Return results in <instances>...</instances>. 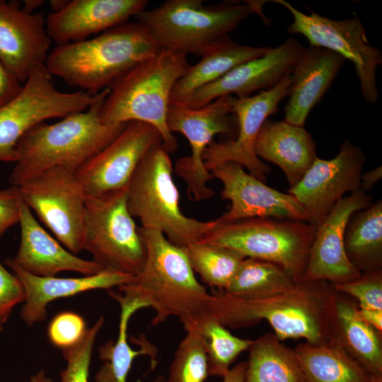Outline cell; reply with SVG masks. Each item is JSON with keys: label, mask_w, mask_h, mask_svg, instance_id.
I'll return each instance as SVG.
<instances>
[{"label": "cell", "mask_w": 382, "mask_h": 382, "mask_svg": "<svg viewBox=\"0 0 382 382\" xmlns=\"http://www.w3.org/2000/svg\"><path fill=\"white\" fill-rule=\"evenodd\" d=\"M337 293L324 280L302 282L282 294L257 299L213 289L208 313L226 328H246L265 320L282 342L303 338L313 345H326L337 340Z\"/></svg>", "instance_id": "1"}, {"label": "cell", "mask_w": 382, "mask_h": 382, "mask_svg": "<svg viewBox=\"0 0 382 382\" xmlns=\"http://www.w3.org/2000/svg\"><path fill=\"white\" fill-rule=\"evenodd\" d=\"M139 231L146 248L144 265L130 282L117 287L120 292L109 291L110 297L152 308L154 326L170 316L178 317L185 325L207 313L210 293L197 281L184 249L159 231Z\"/></svg>", "instance_id": "2"}, {"label": "cell", "mask_w": 382, "mask_h": 382, "mask_svg": "<svg viewBox=\"0 0 382 382\" xmlns=\"http://www.w3.org/2000/svg\"><path fill=\"white\" fill-rule=\"evenodd\" d=\"M161 49L145 25L127 22L93 38L56 45L45 66L79 91L98 94Z\"/></svg>", "instance_id": "3"}, {"label": "cell", "mask_w": 382, "mask_h": 382, "mask_svg": "<svg viewBox=\"0 0 382 382\" xmlns=\"http://www.w3.org/2000/svg\"><path fill=\"white\" fill-rule=\"evenodd\" d=\"M107 95L86 110L70 114L53 124L42 122L25 133L16 148V165L9 178L11 185L17 187L55 167L75 172L109 144L127 123L102 121L100 110Z\"/></svg>", "instance_id": "4"}, {"label": "cell", "mask_w": 382, "mask_h": 382, "mask_svg": "<svg viewBox=\"0 0 382 382\" xmlns=\"http://www.w3.org/2000/svg\"><path fill=\"white\" fill-rule=\"evenodd\" d=\"M187 56L162 48L134 67L108 88L100 110L102 121L148 123L160 132L166 149L175 152L178 140L168 129L167 115L173 89L191 66Z\"/></svg>", "instance_id": "5"}, {"label": "cell", "mask_w": 382, "mask_h": 382, "mask_svg": "<svg viewBox=\"0 0 382 382\" xmlns=\"http://www.w3.org/2000/svg\"><path fill=\"white\" fill-rule=\"evenodd\" d=\"M202 0H168L134 18L163 49L203 57L228 37L260 1H226L209 6Z\"/></svg>", "instance_id": "6"}, {"label": "cell", "mask_w": 382, "mask_h": 382, "mask_svg": "<svg viewBox=\"0 0 382 382\" xmlns=\"http://www.w3.org/2000/svg\"><path fill=\"white\" fill-rule=\"evenodd\" d=\"M169 154L159 144L144 156L127 187V208L141 228L159 231L171 243L185 248L199 242L217 221H199L181 212Z\"/></svg>", "instance_id": "7"}, {"label": "cell", "mask_w": 382, "mask_h": 382, "mask_svg": "<svg viewBox=\"0 0 382 382\" xmlns=\"http://www.w3.org/2000/svg\"><path fill=\"white\" fill-rule=\"evenodd\" d=\"M316 231V226L303 221L254 217L228 223L217 221L199 242L277 264L299 284L303 282Z\"/></svg>", "instance_id": "8"}, {"label": "cell", "mask_w": 382, "mask_h": 382, "mask_svg": "<svg viewBox=\"0 0 382 382\" xmlns=\"http://www.w3.org/2000/svg\"><path fill=\"white\" fill-rule=\"evenodd\" d=\"M82 248L102 270L134 276L141 271L146 248L129 212L127 189L86 196Z\"/></svg>", "instance_id": "9"}, {"label": "cell", "mask_w": 382, "mask_h": 382, "mask_svg": "<svg viewBox=\"0 0 382 382\" xmlns=\"http://www.w3.org/2000/svg\"><path fill=\"white\" fill-rule=\"evenodd\" d=\"M109 92L64 93L54 86L45 65L36 68L18 93L0 106V161L15 162L20 139L35 126L87 110Z\"/></svg>", "instance_id": "10"}, {"label": "cell", "mask_w": 382, "mask_h": 382, "mask_svg": "<svg viewBox=\"0 0 382 382\" xmlns=\"http://www.w3.org/2000/svg\"><path fill=\"white\" fill-rule=\"evenodd\" d=\"M23 202L73 254L83 250L86 195L75 172L55 167L17 186Z\"/></svg>", "instance_id": "11"}, {"label": "cell", "mask_w": 382, "mask_h": 382, "mask_svg": "<svg viewBox=\"0 0 382 382\" xmlns=\"http://www.w3.org/2000/svg\"><path fill=\"white\" fill-rule=\"evenodd\" d=\"M234 96H221L196 109L170 106L167 125L170 132H178L187 138L191 154L179 158L174 171L187 185L188 197L199 202L215 195L207 183L214 179L206 169L203 154L214 137L219 134H230L234 132L237 120L233 111Z\"/></svg>", "instance_id": "12"}, {"label": "cell", "mask_w": 382, "mask_h": 382, "mask_svg": "<svg viewBox=\"0 0 382 382\" xmlns=\"http://www.w3.org/2000/svg\"><path fill=\"white\" fill-rule=\"evenodd\" d=\"M273 1L285 7L293 17L287 28L289 33L302 35L310 46L331 50L351 61L364 98L370 104L377 102L376 69L382 64V53L370 45L356 14L347 19L332 20L311 11L309 14L302 13L284 0Z\"/></svg>", "instance_id": "13"}, {"label": "cell", "mask_w": 382, "mask_h": 382, "mask_svg": "<svg viewBox=\"0 0 382 382\" xmlns=\"http://www.w3.org/2000/svg\"><path fill=\"white\" fill-rule=\"evenodd\" d=\"M291 83L292 77L289 74L272 89L247 98H233L237 137L225 142L213 140L209 144L202 156L207 170L227 162H234L247 168L257 179L266 182L270 168L257 156L255 141L263 123L277 111L282 99L289 96Z\"/></svg>", "instance_id": "14"}, {"label": "cell", "mask_w": 382, "mask_h": 382, "mask_svg": "<svg viewBox=\"0 0 382 382\" xmlns=\"http://www.w3.org/2000/svg\"><path fill=\"white\" fill-rule=\"evenodd\" d=\"M163 144L160 132L152 125L132 121L105 148L75 171L87 197L127 189L146 152Z\"/></svg>", "instance_id": "15"}, {"label": "cell", "mask_w": 382, "mask_h": 382, "mask_svg": "<svg viewBox=\"0 0 382 382\" xmlns=\"http://www.w3.org/2000/svg\"><path fill=\"white\" fill-rule=\"evenodd\" d=\"M366 161L363 151L348 140L333 158L315 159L301 180L288 190L304 208L308 223L317 227L345 193L360 188Z\"/></svg>", "instance_id": "16"}, {"label": "cell", "mask_w": 382, "mask_h": 382, "mask_svg": "<svg viewBox=\"0 0 382 382\" xmlns=\"http://www.w3.org/2000/svg\"><path fill=\"white\" fill-rule=\"evenodd\" d=\"M209 172L223 183L222 199L231 201L230 209L216 219L219 223L254 217H276L308 222L306 212L294 196L267 186L246 173L240 164L227 162Z\"/></svg>", "instance_id": "17"}, {"label": "cell", "mask_w": 382, "mask_h": 382, "mask_svg": "<svg viewBox=\"0 0 382 382\" xmlns=\"http://www.w3.org/2000/svg\"><path fill=\"white\" fill-rule=\"evenodd\" d=\"M372 202V197L361 188L337 201L316 227L303 282L324 280L332 284H344L361 275L346 255L344 234L350 216Z\"/></svg>", "instance_id": "18"}, {"label": "cell", "mask_w": 382, "mask_h": 382, "mask_svg": "<svg viewBox=\"0 0 382 382\" xmlns=\"http://www.w3.org/2000/svg\"><path fill=\"white\" fill-rule=\"evenodd\" d=\"M303 49L297 40L288 37L263 56L236 66L220 79L199 88L183 107L196 109L221 96L234 93L236 98H243L272 89L291 74Z\"/></svg>", "instance_id": "19"}, {"label": "cell", "mask_w": 382, "mask_h": 382, "mask_svg": "<svg viewBox=\"0 0 382 382\" xmlns=\"http://www.w3.org/2000/svg\"><path fill=\"white\" fill-rule=\"evenodd\" d=\"M51 43L42 13H29L16 1L0 0V60L21 83L45 65Z\"/></svg>", "instance_id": "20"}, {"label": "cell", "mask_w": 382, "mask_h": 382, "mask_svg": "<svg viewBox=\"0 0 382 382\" xmlns=\"http://www.w3.org/2000/svg\"><path fill=\"white\" fill-rule=\"evenodd\" d=\"M146 0H72L46 17V29L57 45L77 42L127 23L146 9Z\"/></svg>", "instance_id": "21"}, {"label": "cell", "mask_w": 382, "mask_h": 382, "mask_svg": "<svg viewBox=\"0 0 382 382\" xmlns=\"http://www.w3.org/2000/svg\"><path fill=\"white\" fill-rule=\"evenodd\" d=\"M18 224V250L13 258L8 259L22 270L39 277H54L62 272H74L86 276L103 270L92 260L79 257L51 236L37 221L21 197Z\"/></svg>", "instance_id": "22"}, {"label": "cell", "mask_w": 382, "mask_h": 382, "mask_svg": "<svg viewBox=\"0 0 382 382\" xmlns=\"http://www.w3.org/2000/svg\"><path fill=\"white\" fill-rule=\"evenodd\" d=\"M5 263L23 284L25 299L20 316L29 326L46 320L47 306L53 301L87 291L119 287L130 282L134 277L132 274L105 270L80 277H39L22 270L8 258Z\"/></svg>", "instance_id": "23"}, {"label": "cell", "mask_w": 382, "mask_h": 382, "mask_svg": "<svg viewBox=\"0 0 382 382\" xmlns=\"http://www.w3.org/2000/svg\"><path fill=\"white\" fill-rule=\"evenodd\" d=\"M345 59L320 47H304L292 72L289 98L284 108V121L304 127L314 108L330 88Z\"/></svg>", "instance_id": "24"}, {"label": "cell", "mask_w": 382, "mask_h": 382, "mask_svg": "<svg viewBox=\"0 0 382 382\" xmlns=\"http://www.w3.org/2000/svg\"><path fill=\"white\" fill-rule=\"evenodd\" d=\"M257 156L279 166L290 188L295 186L318 157L316 144L304 128L266 120L255 144Z\"/></svg>", "instance_id": "25"}, {"label": "cell", "mask_w": 382, "mask_h": 382, "mask_svg": "<svg viewBox=\"0 0 382 382\" xmlns=\"http://www.w3.org/2000/svg\"><path fill=\"white\" fill-rule=\"evenodd\" d=\"M270 49L241 45L229 36L226 37L196 64L191 65L178 81L171 93L170 106H184L199 88L220 79L236 66L263 56Z\"/></svg>", "instance_id": "26"}, {"label": "cell", "mask_w": 382, "mask_h": 382, "mask_svg": "<svg viewBox=\"0 0 382 382\" xmlns=\"http://www.w3.org/2000/svg\"><path fill=\"white\" fill-rule=\"evenodd\" d=\"M357 309L353 302L337 293V341L370 375L382 376L381 333L361 320Z\"/></svg>", "instance_id": "27"}, {"label": "cell", "mask_w": 382, "mask_h": 382, "mask_svg": "<svg viewBox=\"0 0 382 382\" xmlns=\"http://www.w3.org/2000/svg\"><path fill=\"white\" fill-rule=\"evenodd\" d=\"M294 350L306 382H368L370 378L337 340L326 345L306 342Z\"/></svg>", "instance_id": "28"}, {"label": "cell", "mask_w": 382, "mask_h": 382, "mask_svg": "<svg viewBox=\"0 0 382 382\" xmlns=\"http://www.w3.org/2000/svg\"><path fill=\"white\" fill-rule=\"evenodd\" d=\"M348 259L361 272L381 270L382 263V202L354 212L345 230Z\"/></svg>", "instance_id": "29"}, {"label": "cell", "mask_w": 382, "mask_h": 382, "mask_svg": "<svg viewBox=\"0 0 382 382\" xmlns=\"http://www.w3.org/2000/svg\"><path fill=\"white\" fill-rule=\"evenodd\" d=\"M248 352L245 382H306L294 350L274 333L254 340Z\"/></svg>", "instance_id": "30"}, {"label": "cell", "mask_w": 382, "mask_h": 382, "mask_svg": "<svg viewBox=\"0 0 382 382\" xmlns=\"http://www.w3.org/2000/svg\"><path fill=\"white\" fill-rule=\"evenodd\" d=\"M121 311L117 340H108L98 349L103 364L95 376L96 382H127L134 360L142 355L155 357L151 346L140 342L139 349H134L128 342V325L132 316L144 305L137 301H117Z\"/></svg>", "instance_id": "31"}, {"label": "cell", "mask_w": 382, "mask_h": 382, "mask_svg": "<svg viewBox=\"0 0 382 382\" xmlns=\"http://www.w3.org/2000/svg\"><path fill=\"white\" fill-rule=\"evenodd\" d=\"M296 284L281 266L273 262L245 257L226 291L234 296L257 299L273 296Z\"/></svg>", "instance_id": "32"}, {"label": "cell", "mask_w": 382, "mask_h": 382, "mask_svg": "<svg viewBox=\"0 0 382 382\" xmlns=\"http://www.w3.org/2000/svg\"><path fill=\"white\" fill-rule=\"evenodd\" d=\"M198 331L206 352L209 376L223 377L231 364L243 352L248 350L254 340L232 335L209 313L190 324Z\"/></svg>", "instance_id": "33"}, {"label": "cell", "mask_w": 382, "mask_h": 382, "mask_svg": "<svg viewBox=\"0 0 382 382\" xmlns=\"http://www.w3.org/2000/svg\"><path fill=\"white\" fill-rule=\"evenodd\" d=\"M190 265L206 284L226 290L245 257L221 245L197 242L183 248Z\"/></svg>", "instance_id": "34"}, {"label": "cell", "mask_w": 382, "mask_h": 382, "mask_svg": "<svg viewBox=\"0 0 382 382\" xmlns=\"http://www.w3.org/2000/svg\"><path fill=\"white\" fill-rule=\"evenodd\" d=\"M183 328L186 335L176 349L165 382H204L209 374L202 338L194 326Z\"/></svg>", "instance_id": "35"}, {"label": "cell", "mask_w": 382, "mask_h": 382, "mask_svg": "<svg viewBox=\"0 0 382 382\" xmlns=\"http://www.w3.org/2000/svg\"><path fill=\"white\" fill-rule=\"evenodd\" d=\"M104 323L103 316H100L93 325L87 328L77 344L62 349L66 365L60 372L61 382H88L93 347Z\"/></svg>", "instance_id": "36"}, {"label": "cell", "mask_w": 382, "mask_h": 382, "mask_svg": "<svg viewBox=\"0 0 382 382\" xmlns=\"http://www.w3.org/2000/svg\"><path fill=\"white\" fill-rule=\"evenodd\" d=\"M337 292L347 293L359 301V308L382 310L381 270L365 272L357 279L332 284Z\"/></svg>", "instance_id": "37"}, {"label": "cell", "mask_w": 382, "mask_h": 382, "mask_svg": "<svg viewBox=\"0 0 382 382\" xmlns=\"http://www.w3.org/2000/svg\"><path fill=\"white\" fill-rule=\"evenodd\" d=\"M87 328L83 318L72 311L59 313L51 320L47 336L50 342L62 350L77 344Z\"/></svg>", "instance_id": "38"}, {"label": "cell", "mask_w": 382, "mask_h": 382, "mask_svg": "<svg viewBox=\"0 0 382 382\" xmlns=\"http://www.w3.org/2000/svg\"><path fill=\"white\" fill-rule=\"evenodd\" d=\"M24 299L25 291L21 282L0 262V333L14 308L23 303Z\"/></svg>", "instance_id": "39"}, {"label": "cell", "mask_w": 382, "mask_h": 382, "mask_svg": "<svg viewBox=\"0 0 382 382\" xmlns=\"http://www.w3.org/2000/svg\"><path fill=\"white\" fill-rule=\"evenodd\" d=\"M20 196L18 188L12 186L0 190V237L13 225L19 223Z\"/></svg>", "instance_id": "40"}, {"label": "cell", "mask_w": 382, "mask_h": 382, "mask_svg": "<svg viewBox=\"0 0 382 382\" xmlns=\"http://www.w3.org/2000/svg\"><path fill=\"white\" fill-rule=\"evenodd\" d=\"M22 86L23 83L9 72L0 60V106L15 97Z\"/></svg>", "instance_id": "41"}, {"label": "cell", "mask_w": 382, "mask_h": 382, "mask_svg": "<svg viewBox=\"0 0 382 382\" xmlns=\"http://www.w3.org/2000/svg\"><path fill=\"white\" fill-rule=\"evenodd\" d=\"M357 313L361 320L381 333L382 310L359 308Z\"/></svg>", "instance_id": "42"}, {"label": "cell", "mask_w": 382, "mask_h": 382, "mask_svg": "<svg viewBox=\"0 0 382 382\" xmlns=\"http://www.w3.org/2000/svg\"><path fill=\"white\" fill-rule=\"evenodd\" d=\"M382 168L381 166L377 167L361 176L360 188L365 192L370 190L373 186L381 178Z\"/></svg>", "instance_id": "43"}, {"label": "cell", "mask_w": 382, "mask_h": 382, "mask_svg": "<svg viewBox=\"0 0 382 382\" xmlns=\"http://www.w3.org/2000/svg\"><path fill=\"white\" fill-rule=\"evenodd\" d=\"M246 361L238 363L222 377V382H245Z\"/></svg>", "instance_id": "44"}, {"label": "cell", "mask_w": 382, "mask_h": 382, "mask_svg": "<svg viewBox=\"0 0 382 382\" xmlns=\"http://www.w3.org/2000/svg\"><path fill=\"white\" fill-rule=\"evenodd\" d=\"M43 2L41 0H25L21 8L27 13H35V10L39 8Z\"/></svg>", "instance_id": "45"}, {"label": "cell", "mask_w": 382, "mask_h": 382, "mask_svg": "<svg viewBox=\"0 0 382 382\" xmlns=\"http://www.w3.org/2000/svg\"><path fill=\"white\" fill-rule=\"evenodd\" d=\"M28 382H53L52 378L47 376L45 371L41 369L30 376Z\"/></svg>", "instance_id": "46"}, {"label": "cell", "mask_w": 382, "mask_h": 382, "mask_svg": "<svg viewBox=\"0 0 382 382\" xmlns=\"http://www.w3.org/2000/svg\"><path fill=\"white\" fill-rule=\"evenodd\" d=\"M69 1L67 0H51L49 1L52 13L59 11L64 8Z\"/></svg>", "instance_id": "47"}, {"label": "cell", "mask_w": 382, "mask_h": 382, "mask_svg": "<svg viewBox=\"0 0 382 382\" xmlns=\"http://www.w3.org/2000/svg\"><path fill=\"white\" fill-rule=\"evenodd\" d=\"M368 382H382V376L371 375Z\"/></svg>", "instance_id": "48"}, {"label": "cell", "mask_w": 382, "mask_h": 382, "mask_svg": "<svg viewBox=\"0 0 382 382\" xmlns=\"http://www.w3.org/2000/svg\"><path fill=\"white\" fill-rule=\"evenodd\" d=\"M165 377L162 375H158L155 377L151 382H165Z\"/></svg>", "instance_id": "49"}]
</instances>
